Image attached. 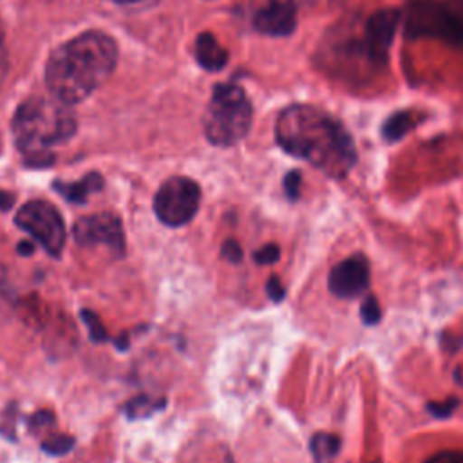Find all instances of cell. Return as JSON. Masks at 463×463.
Instances as JSON below:
<instances>
[{"label": "cell", "mask_w": 463, "mask_h": 463, "mask_svg": "<svg viewBox=\"0 0 463 463\" xmlns=\"http://www.w3.org/2000/svg\"><path fill=\"white\" fill-rule=\"evenodd\" d=\"M275 137L289 156L307 161L333 179L345 177L358 157L344 123L307 103H293L279 114Z\"/></svg>", "instance_id": "6da1fadb"}, {"label": "cell", "mask_w": 463, "mask_h": 463, "mask_svg": "<svg viewBox=\"0 0 463 463\" xmlns=\"http://www.w3.org/2000/svg\"><path fill=\"white\" fill-rule=\"evenodd\" d=\"M118 61L116 42L99 31H87L56 47L45 65L49 92L65 103H78L107 81Z\"/></svg>", "instance_id": "7a4b0ae2"}, {"label": "cell", "mask_w": 463, "mask_h": 463, "mask_svg": "<svg viewBox=\"0 0 463 463\" xmlns=\"http://www.w3.org/2000/svg\"><path fill=\"white\" fill-rule=\"evenodd\" d=\"M13 136L29 166H49L54 161L51 146L65 143L76 132V118L69 103L56 96L25 99L13 116Z\"/></svg>", "instance_id": "3957f363"}, {"label": "cell", "mask_w": 463, "mask_h": 463, "mask_svg": "<svg viewBox=\"0 0 463 463\" xmlns=\"http://www.w3.org/2000/svg\"><path fill=\"white\" fill-rule=\"evenodd\" d=\"M251 116L246 92L235 83H219L204 114V134L217 146H232L248 134Z\"/></svg>", "instance_id": "277c9868"}, {"label": "cell", "mask_w": 463, "mask_h": 463, "mask_svg": "<svg viewBox=\"0 0 463 463\" xmlns=\"http://www.w3.org/2000/svg\"><path fill=\"white\" fill-rule=\"evenodd\" d=\"M403 34L409 40L434 38L463 51V11L441 0H409L402 11Z\"/></svg>", "instance_id": "5b68a950"}, {"label": "cell", "mask_w": 463, "mask_h": 463, "mask_svg": "<svg viewBox=\"0 0 463 463\" xmlns=\"http://www.w3.org/2000/svg\"><path fill=\"white\" fill-rule=\"evenodd\" d=\"M14 224L29 233L49 255L60 257L63 251L67 230L63 217L54 204L43 199L27 201L16 212Z\"/></svg>", "instance_id": "8992f818"}, {"label": "cell", "mask_w": 463, "mask_h": 463, "mask_svg": "<svg viewBox=\"0 0 463 463\" xmlns=\"http://www.w3.org/2000/svg\"><path fill=\"white\" fill-rule=\"evenodd\" d=\"M201 203L199 184L184 175L168 177L154 195L156 217L170 228H179L190 222Z\"/></svg>", "instance_id": "52a82bcc"}, {"label": "cell", "mask_w": 463, "mask_h": 463, "mask_svg": "<svg viewBox=\"0 0 463 463\" xmlns=\"http://www.w3.org/2000/svg\"><path fill=\"white\" fill-rule=\"evenodd\" d=\"M402 22V11L396 7H382L364 20L360 29L362 49L373 69L385 71L389 65V52Z\"/></svg>", "instance_id": "ba28073f"}, {"label": "cell", "mask_w": 463, "mask_h": 463, "mask_svg": "<svg viewBox=\"0 0 463 463\" xmlns=\"http://www.w3.org/2000/svg\"><path fill=\"white\" fill-rule=\"evenodd\" d=\"M72 237L81 246H107L116 255H123L125 251L123 224L112 212L80 217L72 226Z\"/></svg>", "instance_id": "9c48e42d"}, {"label": "cell", "mask_w": 463, "mask_h": 463, "mask_svg": "<svg viewBox=\"0 0 463 463\" xmlns=\"http://www.w3.org/2000/svg\"><path fill=\"white\" fill-rule=\"evenodd\" d=\"M369 275L365 255L354 253L331 268L327 288L336 298H356L367 289Z\"/></svg>", "instance_id": "30bf717a"}, {"label": "cell", "mask_w": 463, "mask_h": 463, "mask_svg": "<svg viewBox=\"0 0 463 463\" xmlns=\"http://www.w3.org/2000/svg\"><path fill=\"white\" fill-rule=\"evenodd\" d=\"M253 27L268 36H288L297 27L295 0H264L253 14Z\"/></svg>", "instance_id": "8fae6325"}, {"label": "cell", "mask_w": 463, "mask_h": 463, "mask_svg": "<svg viewBox=\"0 0 463 463\" xmlns=\"http://www.w3.org/2000/svg\"><path fill=\"white\" fill-rule=\"evenodd\" d=\"M195 60L206 71H221L228 61V51L212 33H201L195 38Z\"/></svg>", "instance_id": "7c38bea8"}, {"label": "cell", "mask_w": 463, "mask_h": 463, "mask_svg": "<svg viewBox=\"0 0 463 463\" xmlns=\"http://www.w3.org/2000/svg\"><path fill=\"white\" fill-rule=\"evenodd\" d=\"M52 188L69 203L83 204L87 197L98 190L103 188V177L98 172H89L83 179L74 181V183H65V181H54Z\"/></svg>", "instance_id": "4fadbf2b"}, {"label": "cell", "mask_w": 463, "mask_h": 463, "mask_svg": "<svg viewBox=\"0 0 463 463\" xmlns=\"http://www.w3.org/2000/svg\"><path fill=\"white\" fill-rule=\"evenodd\" d=\"M420 112L416 110H398L383 121L382 137L387 143H396L402 137H405V134H409L420 123Z\"/></svg>", "instance_id": "5bb4252c"}, {"label": "cell", "mask_w": 463, "mask_h": 463, "mask_svg": "<svg viewBox=\"0 0 463 463\" xmlns=\"http://www.w3.org/2000/svg\"><path fill=\"white\" fill-rule=\"evenodd\" d=\"M165 405H166L165 398H150L146 394H137L123 405V414L128 420H141L161 411Z\"/></svg>", "instance_id": "9a60e30c"}, {"label": "cell", "mask_w": 463, "mask_h": 463, "mask_svg": "<svg viewBox=\"0 0 463 463\" xmlns=\"http://www.w3.org/2000/svg\"><path fill=\"white\" fill-rule=\"evenodd\" d=\"M311 454L315 456L317 461L329 459L338 454L340 450V438L331 432H317L311 441H309Z\"/></svg>", "instance_id": "2e32d148"}, {"label": "cell", "mask_w": 463, "mask_h": 463, "mask_svg": "<svg viewBox=\"0 0 463 463\" xmlns=\"http://www.w3.org/2000/svg\"><path fill=\"white\" fill-rule=\"evenodd\" d=\"M74 447V438L65 432H56L42 441V450L49 456H65Z\"/></svg>", "instance_id": "e0dca14e"}, {"label": "cell", "mask_w": 463, "mask_h": 463, "mask_svg": "<svg viewBox=\"0 0 463 463\" xmlns=\"http://www.w3.org/2000/svg\"><path fill=\"white\" fill-rule=\"evenodd\" d=\"M80 317H81V320H83V324H85V327H87L89 336H90L92 342H98V344H99V342H107V340H109V335H107V331H105V327H103L99 317H98L94 311H90V309H81V311H80Z\"/></svg>", "instance_id": "ac0fdd59"}, {"label": "cell", "mask_w": 463, "mask_h": 463, "mask_svg": "<svg viewBox=\"0 0 463 463\" xmlns=\"http://www.w3.org/2000/svg\"><path fill=\"white\" fill-rule=\"evenodd\" d=\"M360 318L364 320V324L367 326H374L380 322L382 318V309H380V304L376 300V297L369 295L364 298L362 306H360Z\"/></svg>", "instance_id": "d6986e66"}, {"label": "cell", "mask_w": 463, "mask_h": 463, "mask_svg": "<svg viewBox=\"0 0 463 463\" xmlns=\"http://www.w3.org/2000/svg\"><path fill=\"white\" fill-rule=\"evenodd\" d=\"M279 259H280V248L275 242H268L253 251V260L262 266L275 264Z\"/></svg>", "instance_id": "ffe728a7"}, {"label": "cell", "mask_w": 463, "mask_h": 463, "mask_svg": "<svg viewBox=\"0 0 463 463\" xmlns=\"http://www.w3.org/2000/svg\"><path fill=\"white\" fill-rule=\"evenodd\" d=\"M300 184H302V175L298 170H291L284 175L282 186H284V194L289 201H297L300 195Z\"/></svg>", "instance_id": "44dd1931"}, {"label": "cell", "mask_w": 463, "mask_h": 463, "mask_svg": "<svg viewBox=\"0 0 463 463\" xmlns=\"http://www.w3.org/2000/svg\"><path fill=\"white\" fill-rule=\"evenodd\" d=\"M458 405H459L458 398H447L443 402H430V403H427V411L434 418H449L456 411Z\"/></svg>", "instance_id": "7402d4cb"}, {"label": "cell", "mask_w": 463, "mask_h": 463, "mask_svg": "<svg viewBox=\"0 0 463 463\" xmlns=\"http://www.w3.org/2000/svg\"><path fill=\"white\" fill-rule=\"evenodd\" d=\"M423 463H463V450H439Z\"/></svg>", "instance_id": "603a6c76"}, {"label": "cell", "mask_w": 463, "mask_h": 463, "mask_svg": "<svg viewBox=\"0 0 463 463\" xmlns=\"http://www.w3.org/2000/svg\"><path fill=\"white\" fill-rule=\"evenodd\" d=\"M221 253L230 262H239L242 259V248L235 239H226L221 246Z\"/></svg>", "instance_id": "cb8c5ba5"}, {"label": "cell", "mask_w": 463, "mask_h": 463, "mask_svg": "<svg viewBox=\"0 0 463 463\" xmlns=\"http://www.w3.org/2000/svg\"><path fill=\"white\" fill-rule=\"evenodd\" d=\"M266 293L273 302H280L286 297V288L282 286L280 279L277 275H271L266 282Z\"/></svg>", "instance_id": "d4e9b609"}, {"label": "cell", "mask_w": 463, "mask_h": 463, "mask_svg": "<svg viewBox=\"0 0 463 463\" xmlns=\"http://www.w3.org/2000/svg\"><path fill=\"white\" fill-rule=\"evenodd\" d=\"M52 421H54V414L51 411H38L27 420L29 427H45V425H51Z\"/></svg>", "instance_id": "484cf974"}, {"label": "cell", "mask_w": 463, "mask_h": 463, "mask_svg": "<svg viewBox=\"0 0 463 463\" xmlns=\"http://www.w3.org/2000/svg\"><path fill=\"white\" fill-rule=\"evenodd\" d=\"M14 204V195L7 190H0V212L11 210Z\"/></svg>", "instance_id": "4316f807"}, {"label": "cell", "mask_w": 463, "mask_h": 463, "mask_svg": "<svg viewBox=\"0 0 463 463\" xmlns=\"http://www.w3.org/2000/svg\"><path fill=\"white\" fill-rule=\"evenodd\" d=\"M5 67H7V61H5V49H4V25L0 22V80L5 74Z\"/></svg>", "instance_id": "83f0119b"}, {"label": "cell", "mask_w": 463, "mask_h": 463, "mask_svg": "<svg viewBox=\"0 0 463 463\" xmlns=\"http://www.w3.org/2000/svg\"><path fill=\"white\" fill-rule=\"evenodd\" d=\"M16 251H18L20 255H24V257H29V255L34 253V242H31V241H22V242H18Z\"/></svg>", "instance_id": "f1b7e54d"}, {"label": "cell", "mask_w": 463, "mask_h": 463, "mask_svg": "<svg viewBox=\"0 0 463 463\" xmlns=\"http://www.w3.org/2000/svg\"><path fill=\"white\" fill-rule=\"evenodd\" d=\"M114 2H119V4H132V2H139V0H114Z\"/></svg>", "instance_id": "f546056e"}]
</instances>
